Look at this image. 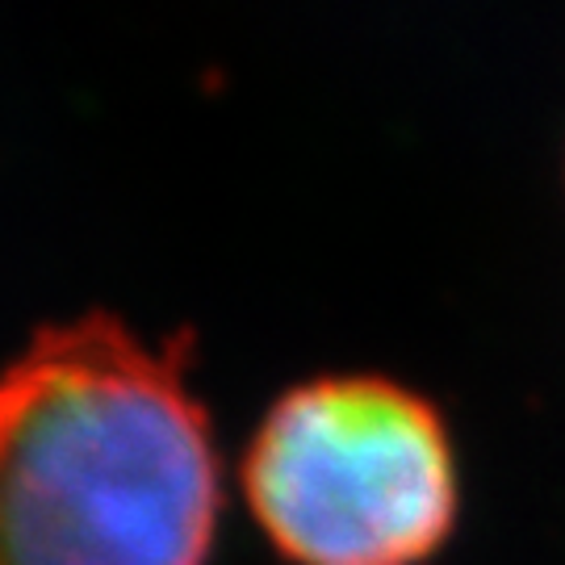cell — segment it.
<instances>
[{
  "label": "cell",
  "instance_id": "1",
  "mask_svg": "<svg viewBox=\"0 0 565 565\" xmlns=\"http://www.w3.org/2000/svg\"><path fill=\"white\" fill-rule=\"evenodd\" d=\"M218 524L223 457L184 335L93 310L0 364V565H210Z\"/></svg>",
  "mask_w": 565,
  "mask_h": 565
},
{
  "label": "cell",
  "instance_id": "2",
  "mask_svg": "<svg viewBox=\"0 0 565 565\" xmlns=\"http://www.w3.org/2000/svg\"><path fill=\"white\" fill-rule=\"evenodd\" d=\"M239 486L298 565H419L461 520V452L445 411L390 373H319L256 419Z\"/></svg>",
  "mask_w": 565,
  "mask_h": 565
}]
</instances>
